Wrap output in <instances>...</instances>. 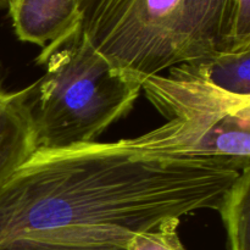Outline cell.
<instances>
[{"instance_id": "cell-1", "label": "cell", "mask_w": 250, "mask_h": 250, "mask_svg": "<svg viewBox=\"0 0 250 250\" xmlns=\"http://www.w3.org/2000/svg\"><path fill=\"white\" fill-rule=\"evenodd\" d=\"M241 173L166 153L151 129L37 149L0 188V250H127L137 233L217 211Z\"/></svg>"}, {"instance_id": "cell-2", "label": "cell", "mask_w": 250, "mask_h": 250, "mask_svg": "<svg viewBox=\"0 0 250 250\" xmlns=\"http://www.w3.org/2000/svg\"><path fill=\"white\" fill-rule=\"evenodd\" d=\"M233 0H80L78 33L128 80L144 81L232 44Z\"/></svg>"}, {"instance_id": "cell-3", "label": "cell", "mask_w": 250, "mask_h": 250, "mask_svg": "<svg viewBox=\"0 0 250 250\" xmlns=\"http://www.w3.org/2000/svg\"><path fill=\"white\" fill-rule=\"evenodd\" d=\"M34 82L32 117L37 149L97 142L126 116L142 84L117 73L78 31L42 63Z\"/></svg>"}, {"instance_id": "cell-4", "label": "cell", "mask_w": 250, "mask_h": 250, "mask_svg": "<svg viewBox=\"0 0 250 250\" xmlns=\"http://www.w3.org/2000/svg\"><path fill=\"white\" fill-rule=\"evenodd\" d=\"M142 90L166 119L154 128L166 151L250 168V97L214 85L193 61L148 78Z\"/></svg>"}, {"instance_id": "cell-5", "label": "cell", "mask_w": 250, "mask_h": 250, "mask_svg": "<svg viewBox=\"0 0 250 250\" xmlns=\"http://www.w3.org/2000/svg\"><path fill=\"white\" fill-rule=\"evenodd\" d=\"M7 12L17 39L41 48L39 65L80 28V0H14Z\"/></svg>"}, {"instance_id": "cell-6", "label": "cell", "mask_w": 250, "mask_h": 250, "mask_svg": "<svg viewBox=\"0 0 250 250\" xmlns=\"http://www.w3.org/2000/svg\"><path fill=\"white\" fill-rule=\"evenodd\" d=\"M34 83L12 90L0 75V188L37 150L32 102Z\"/></svg>"}, {"instance_id": "cell-7", "label": "cell", "mask_w": 250, "mask_h": 250, "mask_svg": "<svg viewBox=\"0 0 250 250\" xmlns=\"http://www.w3.org/2000/svg\"><path fill=\"white\" fill-rule=\"evenodd\" d=\"M193 62L216 87L232 94L250 97V45L227 49Z\"/></svg>"}, {"instance_id": "cell-8", "label": "cell", "mask_w": 250, "mask_h": 250, "mask_svg": "<svg viewBox=\"0 0 250 250\" xmlns=\"http://www.w3.org/2000/svg\"><path fill=\"white\" fill-rule=\"evenodd\" d=\"M217 211L226 227L231 250H249L250 168L239 175L227 190Z\"/></svg>"}, {"instance_id": "cell-9", "label": "cell", "mask_w": 250, "mask_h": 250, "mask_svg": "<svg viewBox=\"0 0 250 250\" xmlns=\"http://www.w3.org/2000/svg\"><path fill=\"white\" fill-rule=\"evenodd\" d=\"M180 220H172L132 237L127 250H185L177 233Z\"/></svg>"}, {"instance_id": "cell-10", "label": "cell", "mask_w": 250, "mask_h": 250, "mask_svg": "<svg viewBox=\"0 0 250 250\" xmlns=\"http://www.w3.org/2000/svg\"><path fill=\"white\" fill-rule=\"evenodd\" d=\"M231 38L233 46L250 45V0H233Z\"/></svg>"}, {"instance_id": "cell-11", "label": "cell", "mask_w": 250, "mask_h": 250, "mask_svg": "<svg viewBox=\"0 0 250 250\" xmlns=\"http://www.w3.org/2000/svg\"><path fill=\"white\" fill-rule=\"evenodd\" d=\"M14 0H0V10H7Z\"/></svg>"}]
</instances>
